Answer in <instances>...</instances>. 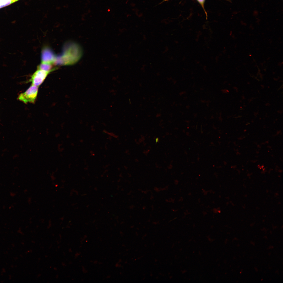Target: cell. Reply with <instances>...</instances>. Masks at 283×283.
<instances>
[{"mask_svg":"<svg viewBox=\"0 0 283 283\" xmlns=\"http://www.w3.org/2000/svg\"><path fill=\"white\" fill-rule=\"evenodd\" d=\"M158 138H156V142L157 143L158 142Z\"/></svg>","mask_w":283,"mask_h":283,"instance_id":"9","label":"cell"},{"mask_svg":"<svg viewBox=\"0 0 283 283\" xmlns=\"http://www.w3.org/2000/svg\"><path fill=\"white\" fill-rule=\"evenodd\" d=\"M203 6L205 0H197Z\"/></svg>","mask_w":283,"mask_h":283,"instance_id":"7","label":"cell"},{"mask_svg":"<svg viewBox=\"0 0 283 283\" xmlns=\"http://www.w3.org/2000/svg\"><path fill=\"white\" fill-rule=\"evenodd\" d=\"M12 0H0V8L13 3Z\"/></svg>","mask_w":283,"mask_h":283,"instance_id":"6","label":"cell"},{"mask_svg":"<svg viewBox=\"0 0 283 283\" xmlns=\"http://www.w3.org/2000/svg\"><path fill=\"white\" fill-rule=\"evenodd\" d=\"M52 65L41 63L38 66L37 68L47 71H53L57 69L56 68H52Z\"/></svg>","mask_w":283,"mask_h":283,"instance_id":"5","label":"cell"},{"mask_svg":"<svg viewBox=\"0 0 283 283\" xmlns=\"http://www.w3.org/2000/svg\"><path fill=\"white\" fill-rule=\"evenodd\" d=\"M38 91V87L31 85L25 92L19 95V99L25 103H34L37 97Z\"/></svg>","mask_w":283,"mask_h":283,"instance_id":"2","label":"cell"},{"mask_svg":"<svg viewBox=\"0 0 283 283\" xmlns=\"http://www.w3.org/2000/svg\"><path fill=\"white\" fill-rule=\"evenodd\" d=\"M52 71H47L37 68L31 76L29 80L32 85L39 87L44 81L48 75Z\"/></svg>","mask_w":283,"mask_h":283,"instance_id":"3","label":"cell"},{"mask_svg":"<svg viewBox=\"0 0 283 283\" xmlns=\"http://www.w3.org/2000/svg\"><path fill=\"white\" fill-rule=\"evenodd\" d=\"M41 57V63L52 65L55 63L56 57L50 48L45 47L42 50Z\"/></svg>","mask_w":283,"mask_h":283,"instance_id":"4","label":"cell"},{"mask_svg":"<svg viewBox=\"0 0 283 283\" xmlns=\"http://www.w3.org/2000/svg\"><path fill=\"white\" fill-rule=\"evenodd\" d=\"M65 47L61 55L56 57L55 63L62 65H71L77 62L81 57L82 51L81 47L77 44L69 43Z\"/></svg>","mask_w":283,"mask_h":283,"instance_id":"1","label":"cell"},{"mask_svg":"<svg viewBox=\"0 0 283 283\" xmlns=\"http://www.w3.org/2000/svg\"><path fill=\"white\" fill-rule=\"evenodd\" d=\"M18 0H12L13 3L14 2H15L18 1Z\"/></svg>","mask_w":283,"mask_h":283,"instance_id":"8","label":"cell"}]
</instances>
